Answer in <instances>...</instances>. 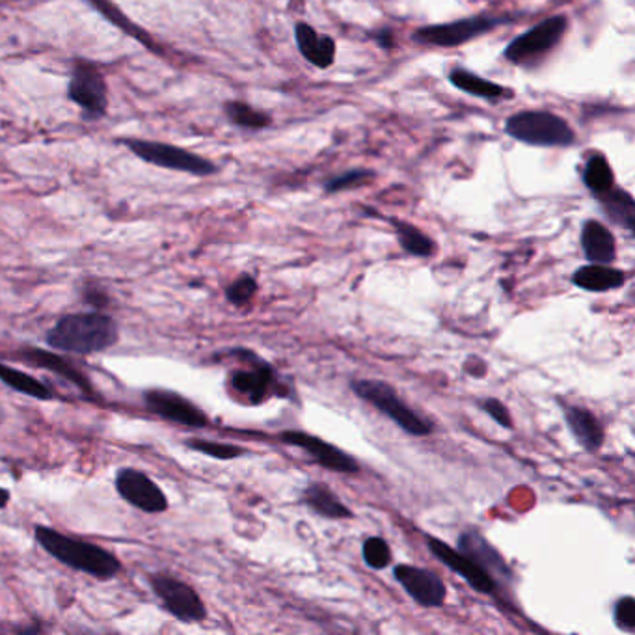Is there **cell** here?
I'll list each match as a JSON object with an SVG mask.
<instances>
[{
    "instance_id": "cell-6",
    "label": "cell",
    "mask_w": 635,
    "mask_h": 635,
    "mask_svg": "<svg viewBox=\"0 0 635 635\" xmlns=\"http://www.w3.org/2000/svg\"><path fill=\"white\" fill-rule=\"evenodd\" d=\"M502 17L492 15H478V17H466V20L444 23V25L420 26L412 34L415 44L433 45L442 49H454L460 45L468 44L472 39L481 38L484 34L494 31L499 25H504Z\"/></svg>"
},
{
    "instance_id": "cell-1",
    "label": "cell",
    "mask_w": 635,
    "mask_h": 635,
    "mask_svg": "<svg viewBox=\"0 0 635 635\" xmlns=\"http://www.w3.org/2000/svg\"><path fill=\"white\" fill-rule=\"evenodd\" d=\"M47 345L60 353L97 354L118 343V325L99 311L63 315L47 332Z\"/></svg>"
},
{
    "instance_id": "cell-10",
    "label": "cell",
    "mask_w": 635,
    "mask_h": 635,
    "mask_svg": "<svg viewBox=\"0 0 635 635\" xmlns=\"http://www.w3.org/2000/svg\"><path fill=\"white\" fill-rule=\"evenodd\" d=\"M427 546L436 560H440L449 571L462 576L466 584L473 587L475 591L486 595V597H499L502 587L496 584V579L492 578L491 574L481 568L475 561L470 560L468 555L455 550L440 539H434V537H428Z\"/></svg>"
},
{
    "instance_id": "cell-28",
    "label": "cell",
    "mask_w": 635,
    "mask_h": 635,
    "mask_svg": "<svg viewBox=\"0 0 635 635\" xmlns=\"http://www.w3.org/2000/svg\"><path fill=\"white\" fill-rule=\"evenodd\" d=\"M224 113L232 124L243 127V129H264V127L271 126L272 121L269 114L240 102L226 103Z\"/></svg>"
},
{
    "instance_id": "cell-31",
    "label": "cell",
    "mask_w": 635,
    "mask_h": 635,
    "mask_svg": "<svg viewBox=\"0 0 635 635\" xmlns=\"http://www.w3.org/2000/svg\"><path fill=\"white\" fill-rule=\"evenodd\" d=\"M258 293V282L250 274H243L226 287L227 303L233 306H245Z\"/></svg>"
},
{
    "instance_id": "cell-18",
    "label": "cell",
    "mask_w": 635,
    "mask_h": 635,
    "mask_svg": "<svg viewBox=\"0 0 635 635\" xmlns=\"http://www.w3.org/2000/svg\"><path fill=\"white\" fill-rule=\"evenodd\" d=\"M565 420L574 438L584 449L595 454L604 446V427L591 410L584 407H565Z\"/></svg>"
},
{
    "instance_id": "cell-32",
    "label": "cell",
    "mask_w": 635,
    "mask_h": 635,
    "mask_svg": "<svg viewBox=\"0 0 635 635\" xmlns=\"http://www.w3.org/2000/svg\"><path fill=\"white\" fill-rule=\"evenodd\" d=\"M372 172L367 170H351L346 174H341V176H336L327 181L325 185V190L327 192H341V190L356 189L360 185H365L367 179H372Z\"/></svg>"
},
{
    "instance_id": "cell-7",
    "label": "cell",
    "mask_w": 635,
    "mask_h": 635,
    "mask_svg": "<svg viewBox=\"0 0 635 635\" xmlns=\"http://www.w3.org/2000/svg\"><path fill=\"white\" fill-rule=\"evenodd\" d=\"M153 591L163 602L164 610L179 619L181 623H200L208 616V610L200 595L181 579L168 574H155L150 578Z\"/></svg>"
},
{
    "instance_id": "cell-8",
    "label": "cell",
    "mask_w": 635,
    "mask_h": 635,
    "mask_svg": "<svg viewBox=\"0 0 635 635\" xmlns=\"http://www.w3.org/2000/svg\"><path fill=\"white\" fill-rule=\"evenodd\" d=\"M127 145L137 157L144 158L145 163L155 164L161 168L187 172L192 176H211L216 172V166L209 163L208 158L195 155V153L176 148V145L161 144V142H145V140H129Z\"/></svg>"
},
{
    "instance_id": "cell-17",
    "label": "cell",
    "mask_w": 635,
    "mask_h": 635,
    "mask_svg": "<svg viewBox=\"0 0 635 635\" xmlns=\"http://www.w3.org/2000/svg\"><path fill=\"white\" fill-rule=\"evenodd\" d=\"M295 39L298 51L311 66L327 70L336 60V42L327 34H319L308 23L295 26Z\"/></svg>"
},
{
    "instance_id": "cell-3",
    "label": "cell",
    "mask_w": 635,
    "mask_h": 635,
    "mask_svg": "<svg viewBox=\"0 0 635 635\" xmlns=\"http://www.w3.org/2000/svg\"><path fill=\"white\" fill-rule=\"evenodd\" d=\"M510 139L534 148H568L576 142V132L566 120L548 110H522L505 121Z\"/></svg>"
},
{
    "instance_id": "cell-23",
    "label": "cell",
    "mask_w": 635,
    "mask_h": 635,
    "mask_svg": "<svg viewBox=\"0 0 635 635\" xmlns=\"http://www.w3.org/2000/svg\"><path fill=\"white\" fill-rule=\"evenodd\" d=\"M303 502L317 515L330 518V520H349L353 518V510L343 505L340 497L336 496L325 483H311L303 492Z\"/></svg>"
},
{
    "instance_id": "cell-22",
    "label": "cell",
    "mask_w": 635,
    "mask_h": 635,
    "mask_svg": "<svg viewBox=\"0 0 635 635\" xmlns=\"http://www.w3.org/2000/svg\"><path fill=\"white\" fill-rule=\"evenodd\" d=\"M605 216L616 226L624 227L626 232L634 233L635 230V202L628 190L621 189L613 185L610 190L602 195L595 196Z\"/></svg>"
},
{
    "instance_id": "cell-33",
    "label": "cell",
    "mask_w": 635,
    "mask_h": 635,
    "mask_svg": "<svg viewBox=\"0 0 635 635\" xmlns=\"http://www.w3.org/2000/svg\"><path fill=\"white\" fill-rule=\"evenodd\" d=\"M613 621L616 626L626 632V634H634L635 632V600L632 597H624L616 600L615 608H613Z\"/></svg>"
},
{
    "instance_id": "cell-15",
    "label": "cell",
    "mask_w": 635,
    "mask_h": 635,
    "mask_svg": "<svg viewBox=\"0 0 635 635\" xmlns=\"http://www.w3.org/2000/svg\"><path fill=\"white\" fill-rule=\"evenodd\" d=\"M282 442L283 444H287V446L298 447V449H303L306 454L311 455V459L317 465L327 468L330 472H360L358 462L351 455L341 451L340 447L332 446V444L317 438L314 434L287 431V433L282 434Z\"/></svg>"
},
{
    "instance_id": "cell-29",
    "label": "cell",
    "mask_w": 635,
    "mask_h": 635,
    "mask_svg": "<svg viewBox=\"0 0 635 635\" xmlns=\"http://www.w3.org/2000/svg\"><path fill=\"white\" fill-rule=\"evenodd\" d=\"M362 555L365 565L372 566L375 571H383L391 563V550L383 537H369L362 546Z\"/></svg>"
},
{
    "instance_id": "cell-36",
    "label": "cell",
    "mask_w": 635,
    "mask_h": 635,
    "mask_svg": "<svg viewBox=\"0 0 635 635\" xmlns=\"http://www.w3.org/2000/svg\"><path fill=\"white\" fill-rule=\"evenodd\" d=\"M465 372L472 377L483 378L486 375V362L478 356H472V358L466 360Z\"/></svg>"
},
{
    "instance_id": "cell-16",
    "label": "cell",
    "mask_w": 635,
    "mask_h": 635,
    "mask_svg": "<svg viewBox=\"0 0 635 635\" xmlns=\"http://www.w3.org/2000/svg\"><path fill=\"white\" fill-rule=\"evenodd\" d=\"M144 401L153 414L161 415L168 422L195 428L205 427L209 423V418L203 414L202 410L198 409L195 403H190L189 399H185L174 391H145Z\"/></svg>"
},
{
    "instance_id": "cell-37",
    "label": "cell",
    "mask_w": 635,
    "mask_h": 635,
    "mask_svg": "<svg viewBox=\"0 0 635 635\" xmlns=\"http://www.w3.org/2000/svg\"><path fill=\"white\" fill-rule=\"evenodd\" d=\"M373 39H375L380 47H384V49H391L393 44H396L393 34H391V31H388V28H386V31L375 32V34H373Z\"/></svg>"
},
{
    "instance_id": "cell-21",
    "label": "cell",
    "mask_w": 635,
    "mask_h": 635,
    "mask_svg": "<svg viewBox=\"0 0 635 635\" xmlns=\"http://www.w3.org/2000/svg\"><path fill=\"white\" fill-rule=\"evenodd\" d=\"M449 82L454 84L455 89L462 90L465 94L489 99V102L510 99L515 95L513 90L505 89V86L496 84V82L486 81L483 77H479L473 71L465 70V68H454V70L449 71Z\"/></svg>"
},
{
    "instance_id": "cell-35",
    "label": "cell",
    "mask_w": 635,
    "mask_h": 635,
    "mask_svg": "<svg viewBox=\"0 0 635 635\" xmlns=\"http://www.w3.org/2000/svg\"><path fill=\"white\" fill-rule=\"evenodd\" d=\"M481 409H483V412L491 415L492 420H494L497 425H502V427L507 428V431L513 428V418H510L509 409H507L499 399H494V397L484 399V401H481Z\"/></svg>"
},
{
    "instance_id": "cell-12",
    "label": "cell",
    "mask_w": 635,
    "mask_h": 635,
    "mask_svg": "<svg viewBox=\"0 0 635 635\" xmlns=\"http://www.w3.org/2000/svg\"><path fill=\"white\" fill-rule=\"evenodd\" d=\"M393 578L403 585L404 591L423 608H442L446 602V584L438 574L422 566L397 565Z\"/></svg>"
},
{
    "instance_id": "cell-25",
    "label": "cell",
    "mask_w": 635,
    "mask_h": 635,
    "mask_svg": "<svg viewBox=\"0 0 635 635\" xmlns=\"http://www.w3.org/2000/svg\"><path fill=\"white\" fill-rule=\"evenodd\" d=\"M391 226L396 227L397 239L404 252L415 258H431L436 252V245L434 240L425 235V233L415 227L409 222L399 221V219H390Z\"/></svg>"
},
{
    "instance_id": "cell-27",
    "label": "cell",
    "mask_w": 635,
    "mask_h": 635,
    "mask_svg": "<svg viewBox=\"0 0 635 635\" xmlns=\"http://www.w3.org/2000/svg\"><path fill=\"white\" fill-rule=\"evenodd\" d=\"M584 183L585 187L591 190L595 196L602 195L615 185L613 168L602 153H592L591 157L587 158L584 168Z\"/></svg>"
},
{
    "instance_id": "cell-26",
    "label": "cell",
    "mask_w": 635,
    "mask_h": 635,
    "mask_svg": "<svg viewBox=\"0 0 635 635\" xmlns=\"http://www.w3.org/2000/svg\"><path fill=\"white\" fill-rule=\"evenodd\" d=\"M0 383L7 384L8 388L25 393V396L34 397L39 401H51L52 391L39 383L38 378L32 377L28 373L13 369L10 365L0 364Z\"/></svg>"
},
{
    "instance_id": "cell-11",
    "label": "cell",
    "mask_w": 635,
    "mask_h": 635,
    "mask_svg": "<svg viewBox=\"0 0 635 635\" xmlns=\"http://www.w3.org/2000/svg\"><path fill=\"white\" fill-rule=\"evenodd\" d=\"M116 491L127 504L148 515H158L168 509V499L164 492L158 489L155 481L139 470L132 468L120 470L116 475Z\"/></svg>"
},
{
    "instance_id": "cell-20",
    "label": "cell",
    "mask_w": 635,
    "mask_h": 635,
    "mask_svg": "<svg viewBox=\"0 0 635 635\" xmlns=\"http://www.w3.org/2000/svg\"><path fill=\"white\" fill-rule=\"evenodd\" d=\"M626 272L610 264L589 263L579 267L573 274V283L579 290L591 293H605V291L619 290L626 283Z\"/></svg>"
},
{
    "instance_id": "cell-30",
    "label": "cell",
    "mask_w": 635,
    "mask_h": 635,
    "mask_svg": "<svg viewBox=\"0 0 635 635\" xmlns=\"http://www.w3.org/2000/svg\"><path fill=\"white\" fill-rule=\"evenodd\" d=\"M187 446L198 451V454L208 455V457L219 460L239 459L240 455H245L243 447L233 446V444H221V442L189 440Z\"/></svg>"
},
{
    "instance_id": "cell-24",
    "label": "cell",
    "mask_w": 635,
    "mask_h": 635,
    "mask_svg": "<svg viewBox=\"0 0 635 635\" xmlns=\"http://www.w3.org/2000/svg\"><path fill=\"white\" fill-rule=\"evenodd\" d=\"M21 356H23L26 362H31V364H36L39 365V367H44V369L57 373L58 377L66 378V380H70L71 384H75L77 388H79L82 393L92 396V386H90L86 377H84L77 367H73L68 360H63L62 356H57V354L52 353H44V351H39V349H28V351H25Z\"/></svg>"
},
{
    "instance_id": "cell-34",
    "label": "cell",
    "mask_w": 635,
    "mask_h": 635,
    "mask_svg": "<svg viewBox=\"0 0 635 635\" xmlns=\"http://www.w3.org/2000/svg\"><path fill=\"white\" fill-rule=\"evenodd\" d=\"M92 4H94V7L97 8V10H102V12L105 13L108 20L113 21V23H116V25L118 26H124L126 31L131 32V34H134L137 38L142 39V42H145L144 36L140 34V32L142 31H140V28H137V26L132 25L131 21L127 20L126 15H124V13H121L120 10H118V8L113 7V4L108 2V0H92Z\"/></svg>"
},
{
    "instance_id": "cell-19",
    "label": "cell",
    "mask_w": 635,
    "mask_h": 635,
    "mask_svg": "<svg viewBox=\"0 0 635 635\" xmlns=\"http://www.w3.org/2000/svg\"><path fill=\"white\" fill-rule=\"evenodd\" d=\"M581 248L589 263L610 264L615 261V237L610 227H605L602 222H585L581 230Z\"/></svg>"
},
{
    "instance_id": "cell-14",
    "label": "cell",
    "mask_w": 635,
    "mask_h": 635,
    "mask_svg": "<svg viewBox=\"0 0 635 635\" xmlns=\"http://www.w3.org/2000/svg\"><path fill=\"white\" fill-rule=\"evenodd\" d=\"M457 550L491 574L499 587H510L515 581V574L504 560V555L499 554L478 529H466L465 533H460Z\"/></svg>"
},
{
    "instance_id": "cell-2",
    "label": "cell",
    "mask_w": 635,
    "mask_h": 635,
    "mask_svg": "<svg viewBox=\"0 0 635 635\" xmlns=\"http://www.w3.org/2000/svg\"><path fill=\"white\" fill-rule=\"evenodd\" d=\"M36 541L42 544L47 554L62 565L70 566L79 573H86L97 579H110L120 573V561L110 554L105 548L92 544V542L73 539L60 533L57 529L38 526L36 528Z\"/></svg>"
},
{
    "instance_id": "cell-13",
    "label": "cell",
    "mask_w": 635,
    "mask_h": 635,
    "mask_svg": "<svg viewBox=\"0 0 635 635\" xmlns=\"http://www.w3.org/2000/svg\"><path fill=\"white\" fill-rule=\"evenodd\" d=\"M250 369H237L230 377V386L237 396L245 397L250 404L263 403L271 393H280L277 373L256 354L250 353Z\"/></svg>"
},
{
    "instance_id": "cell-38",
    "label": "cell",
    "mask_w": 635,
    "mask_h": 635,
    "mask_svg": "<svg viewBox=\"0 0 635 635\" xmlns=\"http://www.w3.org/2000/svg\"><path fill=\"white\" fill-rule=\"evenodd\" d=\"M8 502H10V492L7 489H0V509H4Z\"/></svg>"
},
{
    "instance_id": "cell-9",
    "label": "cell",
    "mask_w": 635,
    "mask_h": 635,
    "mask_svg": "<svg viewBox=\"0 0 635 635\" xmlns=\"http://www.w3.org/2000/svg\"><path fill=\"white\" fill-rule=\"evenodd\" d=\"M70 99L86 113L89 118H102L107 113V82L94 63L75 62L71 75Z\"/></svg>"
},
{
    "instance_id": "cell-4",
    "label": "cell",
    "mask_w": 635,
    "mask_h": 635,
    "mask_svg": "<svg viewBox=\"0 0 635 635\" xmlns=\"http://www.w3.org/2000/svg\"><path fill=\"white\" fill-rule=\"evenodd\" d=\"M351 390L362 401L375 407L380 414L390 418L391 422L396 423L397 427L403 428L404 433L412 434V436L433 434V423L418 414L414 409H410L390 384L384 383V380H372V378L353 380Z\"/></svg>"
},
{
    "instance_id": "cell-5",
    "label": "cell",
    "mask_w": 635,
    "mask_h": 635,
    "mask_svg": "<svg viewBox=\"0 0 635 635\" xmlns=\"http://www.w3.org/2000/svg\"><path fill=\"white\" fill-rule=\"evenodd\" d=\"M566 28L568 20L565 15H552L513 39L505 49V58L515 66L537 62L546 57L548 52L554 51L565 36Z\"/></svg>"
}]
</instances>
